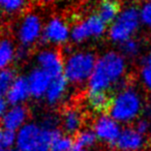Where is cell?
Returning <instances> with one entry per match:
<instances>
[{
  "mask_svg": "<svg viewBox=\"0 0 151 151\" xmlns=\"http://www.w3.org/2000/svg\"><path fill=\"white\" fill-rule=\"evenodd\" d=\"M15 71L13 69H0V95L2 96L11 89L15 82Z\"/></svg>",
  "mask_w": 151,
  "mask_h": 151,
  "instance_id": "obj_20",
  "label": "cell"
},
{
  "mask_svg": "<svg viewBox=\"0 0 151 151\" xmlns=\"http://www.w3.org/2000/svg\"><path fill=\"white\" fill-rule=\"evenodd\" d=\"M28 117V109L24 106H17L11 109L2 119V124L5 129L15 130Z\"/></svg>",
  "mask_w": 151,
  "mask_h": 151,
  "instance_id": "obj_16",
  "label": "cell"
},
{
  "mask_svg": "<svg viewBox=\"0 0 151 151\" xmlns=\"http://www.w3.org/2000/svg\"><path fill=\"white\" fill-rule=\"evenodd\" d=\"M5 107H6L5 101L2 99V96L0 95V116L3 114V112H4V110H5Z\"/></svg>",
  "mask_w": 151,
  "mask_h": 151,
  "instance_id": "obj_29",
  "label": "cell"
},
{
  "mask_svg": "<svg viewBox=\"0 0 151 151\" xmlns=\"http://www.w3.org/2000/svg\"><path fill=\"white\" fill-rule=\"evenodd\" d=\"M15 132L14 130H9L5 129V132H3V139H2V144L4 146L5 149H9L13 146L14 142H15Z\"/></svg>",
  "mask_w": 151,
  "mask_h": 151,
  "instance_id": "obj_24",
  "label": "cell"
},
{
  "mask_svg": "<svg viewBox=\"0 0 151 151\" xmlns=\"http://www.w3.org/2000/svg\"><path fill=\"white\" fill-rule=\"evenodd\" d=\"M147 128H148V123H147L146 121H141L139 122L138 124H137V128L136 129L138 130L140 134H145V132L147 130Z\"/></svg>",
  "mask_w": 151,
  "mask_h": 151,
  "instance_id": "obj_27",
  "label": "cell"
},
{
  "mask_svg": "<svg viewBox=\"0 0 151 151\" xmlns=\"http://www.w3.org/2000/svg\"><path fill=\"white\" fill-rule=\"evenodd\" d=\"M68 28L66 23L62 21L59 17H55L50 21L46 27L42 36V42H63L67 40Z\"/></svg>",
  "mask_w": 151,
  "mask_h": 151,
  "instance_id": "obj_12",
  "label": "cell"
},
{
  "mask_svg": "<svg viewBox=\"0 0 151 151\" xmlns=\"http://www.w3.org/2000/svg\"><path fill=\"white\" fill-rule=\"evenodd\" d=\"M0 151H6V150H5V148H4V147H3V146H1V147H0Z\"/></svg>",
  "mask_w": 151,
  "mask_h": 151,
  "instance_id": "obj_33",
  "label": "cell"
},
{
  "mask_svg": "<svg viewBox=\"0 0 151 151\" xmlns=\"http://www.w3.org/2000/svg\"><path fill=\"white\" fill-rule=\"evenodd\" d=\"M106 25L97 15L89 17L86 21L77 23L73 30V40L76 42H82L89 36H99L105 31Z\"/></svg>",
  "mask_w": 151,
  "mask_h": 151,
  "instance_id": "obj_6",
  "label": "cell"
},
{
  "mask_svg": "<svg viewBox=\"0 0 151 151\" xmlns=\"http://www.w3.org/2000/svg\"><path fill=\"white\" fill-rule=\"evenodd\" d=\"M40 129L34 124H27L19 132L17 146L20 151H31L38 143L40 137Z\"/></svg>",
  "mask_w": 151,
  "mask_h": 151,
  "instance_id": "obj_11",
  "label": "cell"
},
{
  "mask_svg": "<svg viewBox=\"0 0 151 151\" xmlns=\"http://www.w3.org/2000/svg\"><path fill=\"white\" fill-rule=\"evenodd\" d=\"M0 1H2V2H3V0H0Z\"/></svg>",
  "mask_w": 151,
  "mask_h": 151,
  "instance_id": "obj_34",
  "label": "cell"
},
{
  "mask_svg": "<svg viewBox=\"0 0 151 151\" xmlns=\"http://www.w3.org/2000/svg\"><path fill=\"white\" fill-rule=\"evenodd\" d=\"M67 85V79L65 76L60 75L57 78H54L51 82L47 91V99L50 104H54L64 93Z\"/></svg>",
  "mask_w": 151,
  "mask_h": 151,
  "instance_id": "obj_18",
  "label": "cell"
},
{
  "mask_svg": "<svg viewBox=\"0 0 151 151\" xmlns=\"http://www.w3.org/2000/svg\"><path fill=\"white\" fill-rule=\"evenodd\" d=\"M13 46L9 40L0 42V69L6 66L13 58Z\"/></svg>",
  "mask_w": 151,
  "mask_h": 151,
  "instance_id": "obj_21",
  "label": "cell"
},
{
  "mask_svg": "<svg viewBox=\"0 0 151 151\" xmlns=\"http://www.w3.org/2000/svg\"><path fill=\"white\" fill-rule=\"evenodd\" d=\"M139 25V14L137 9H126L120 15L110 30V36L114 42H125L136 31Z\"/></svg>",
  "mask_w": 151,
  "mask_h": 151,
  "instance_id": "obj_4",
  "label": "cell"
},
{
  "mask_svg": "<svg viewBox=\"0 0 151 151\" xmlns=\"http://www.w3.org/2000/svg\"><path fill=\"white\" fill-rule=\"evenodd\" d=\"M86 122V114L79 107L78 99L68 103L61 109V123L67 134H76Z\"/></svg>",
  "mask_w": 151,
  "mask_h": 151,
  "instance_id": "obj_5",
  "label": "cell"
},
{
  "mask_svg": "<svg viewBox=\"0 0 151 151\" xmlns=\"http://www.w3.org/2000/svg\"><path fill=\"white\" fill-rule=\"evenodd\" d=\"M114 101H115L114 94L107 90L89 91L87 95L89 107L96 113H110L114 105Z\"/></svg>",
  "mask_w": 151,
  "mask_h": 151,
  "instance_id": "obj_9",
  "label": "cell"
},
{
  "mask_svg": "<svg viewBox=\"0 0 151 151\" xmlns=\"http://www.w3.org/2000/svg\"><path fill=\"white\" fill-rule=\"evenodd\" d=\"M95 65V56L92 53L79 52L71 55L65 65V77L73 83H83L90 79Z\"/></svg>",
  "mask_w": 151,
  "mask_h": 151,
  "instance_id": "obj_2",
  "label": "cell"
},
{
  "mask_svg": "<svg viewBox=\"0 0 151 151\" xmlns=\"http://www.w3.org/2000/svg\"><path fill=\"white\" fill-rule=\"evenodd\" d=\"M38 63L52 80L62 75L63 58L61 50L44 51L38 55Z\"/></svg>",
  "mask_w": 151,
  "mask_h": 151,
  "instance_id": "obj_7",
  "label": "cell"
},
{
  "mask_svg": "<svg viewBox=\"0 0 151 151\" xmlns=\"http://www.w3.org/2000/svg\"><path fill=\"white\" fill-rule=\"evenodd\" d=\"M29 92L30 88L28 81L23 77H20V78L16 79L11 89L7 92V101L11 105H16L19 101L27 99Z\"/></svg>",
  "mask_w": 151,
  "mask_h": 151,
  "instance_id": "obj_17",
  "label": "cell"
},
{
  "mask_svg": "<svg viewBox=\"0 0 151 151\" xmlns=\"http://www.w3.org/2000/svg\"><path fill=\"white\" fill-rule=\"evenodd\" d=\"M121 50L123 51L126 55H136L139 50V45L136 40H127L122 42Z\"/></svg>",
  "mask_w": 151,
  "mask_h": 151,
  "instance_id": "obj_23",
  "label": "cell"
},
{
  "mask_svg": "<svg viewBox=\"0 0 151 151\" xmlns=\"http://www.w3.org/2000/svg\"><path fill=\"white\" fill-rule=\"evenodd\" d=\"M145 145L142 134L134 128H125L116 141L115 147L121 151H136Z\"/></svg>",
  "mask_w": 151,
  "mask_h": 151,
  "instance_id": "obj_10",
  "label": "cell"
},
{
  "mask_svg": "<svg viewBox=\"0 0 151 151\" xmlns=\"http://www.w3.org/2000/svg\"><path fill=\"white\" fill-rule=\"evenodd\" d=\"M50 76L42 69H34L29 76L28 83H29L30 93L35 97H40L46 91L51 84Z\"/></svg>",
  "mask_w": 151,
  "mask_h": 151,
  "instance_id": "obj_14",
  "label": "cell"
},
{
  "mask_svg": "<svg viewBox=\"0 0 151 151\" xmlns=\"http://www.w3.org/2000/svg\"><path fill=\"white\" fill-rule=\"evenodd\" d=\"M73 140L69 137H61L51 146L50 151H71Z\"/></svg>",
  "mask_w": 151,
  "mask_h": 151,
  "instance_id": "obj_22",
  "label": "cell"
},
{
  "mask_svg": "<svg viewBox=\"0 0 151 151\" xmlns=\"http://www.w3.org/2000/svg\"><path fill=\"white\" fill-rule=\"evenodd\" d=\"M125 69V63L118 53L110 52L96 62L89 79L90 91L107 90L112 83L119 80Z\"/></svg>",
  "mask_w": 151,
  "mask_h": 151,
  "instance_id": "obj_1",
  "label": "cell"
},
{
  "mask_svg": "<svg viewBox=\"0 0 151 151\" xmlns=\"http://www.w3.org/2000/svg\"><path fill=\"white\" fill-rule=\"evenodd\" d=\"M6 151H20L19 149H9V150H6Z\"/></svg>",
  "mask_w": 151,
  "mask_h": 151,
  "instance_id": "obj_32",
  "label": "cell"
},
{
  "mask_svg": "<svg viewBox=\"0 0 151 151\" xmlns=\"http://www.w3.org/2000/svg\"><path fill=\"white\" fill-rule=\"evenodd\" d=\"M36 2V4L40 6H46V5H50L53 2H55L56 0H34Z\"/></svg>",
  "mask_w": 151,
  "mask_h": 151,
  "instance_id": "obj_28",
  "label": "cell"
},
{
  "mask_svg": "<svg viewBox=\"0 0 151 151\" xmlns=\"http://www.w3.org/2000/svg\"><path fill=\"white\" fill-rule=\"evenodd\" d=\"M142 75L146 85L151 89V67L148 66V65L146 67H144L142 71Z\"/></svg>",
  "mask_w": 151,
  "mask_h": 151,
  "instance_id": "obj_26",
  "label": "cell"
},
{
  "mask_svg": "<svg viewBox=\"0 0 151 151\" xmlns=\"http://www.w3.org/2000/svg\"><path fill=\"white\" fill-rule=\"evenodd\" d=\"M121 9L120 0H101L97 9V16L105 25H110Z\"/></svg>",
  "mask_w": 151,
  "mask_h": 151,
  "instance_id": "obj_15",
  "label": "cell"
},
{
  "mask_svg": "<svg viewBox=\"0 0 151 151\" xmlns=\"http://www.w3.org/2000/svg\"><path fill=\"white\" fill-rule=\"evenodd\" d=\"M141 111V99L134 91L127 90L121 92L115 97L114 105L110 112L116 120L127 121L134 118Z\"/></svg>",
  "mask_w": 151,
  "mask_h": 151,
  "instance_id": "obj_3",
  "label": "cell"
},
{
  "mask_svg": "<svg viewBox=\"0 0 151 151\" xmlns=\"http://www.w3.org/2000/svg\"><path fill=\"white\" fill-rule=\"evenodd\" d=\"M147 63H148V66L151 67V52H150V54H149L148 59H147Z\"/></svg>",
  "mask_w": 151,
  "mask_h": 151,
  "instance_id": "obj_31",
  "label": "cell"
},
{
  "mask_svg": "<svg viewBox=\"0 0 151 151\" xmlns=\"http://www.w3.org/2000/svg\"><path fill=\"white\" fill-rule=\"evenodd\" d=\"M2 139H3V132L1 130V128H0V147L3 146V144H2ZM3 147H4V146H3Z\"/></svg>",
  "mask_w": 151,
  "mask_h": 151,
  "instance_id": "obj_30",
  "label": "cell"
},
{
  "mask_svg": "<svg viewBox=\"0 0 151 151\" xmlns=\"http://www.w3.org/2000/svg\"><path fill=\"white\" fill-rule=\"evenodd\" d=\"M141 17H142V20L145 24L151 26V3H148L143 7Z\"/></svg>",
  "mask_w": 151,
  "mask_h": 151,
  "instance_id": "obj_25",
  "label": "cell"
},
{
  "mask_svg": "<svg viewBox=\"0 0 151 151\" xmlns=\"http://www.w3.org/2000/svg\"><path fill=\"white\" fill-rule=\"evenodd\" d=\"M40 32V22L37 16L28 15L20 28V40L25 46H29L38 37Z\"/></svg>",
  "mask_w": 151,
  "mask_h": 151,
  "instance_id": "obj_13",
  "label": "cell"
},
{
  "mask_svg": "<svg viewBox=\"0 0 151 151\" xmlns=\"http://www.w3.org/2000/svg\"><path fill=\"white\" fill-rule=\"evenodd\" d=\"M29 7V0H3L2 2L3 11L11 15L14 13H26Z\"/></svg>",
  "mask_w": 151,
  "mask_h": 151,
  "instance_id": "obj_19",
  "label": "cell"
},
{
  "mask_svg": "<svg viewBox=\"0 0 151 151\" xmlns=\"http://www.w3.org/2000/svg\"><path fill=\"white\" fill-rule=\"evenodd\" d=\"M94 132L101 140L109 143L110 146L115 147L116 141L120 136L119 127L112 118L101 116L95 121Z\"/></svg>",
  "mask_w": 151,
  "mask_h": 151,
  "instance_id": "obj_8",
  "label": "cell"
}]
</instances>
